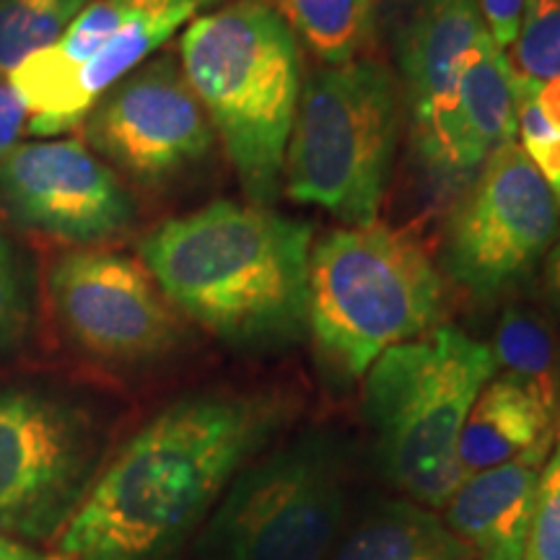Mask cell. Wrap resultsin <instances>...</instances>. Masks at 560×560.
<instances>
[{
	"label": "cell",
	"instance_id": "5bb4252c",
	"mask_svg": "<svg viewBox=\"0 0 560 560\" xmlns=\"http://www.w3.org/2000/svg\"><path fill=\"white\" fill-rule=\"evenodd\" d=\"M542 465L511 462L470 475L446 501V527L475 560H524Z\"/></svg>",
	"mask_w": 560,
	"mask_h": 560
},
{
	"label": "cell",
	"instance_id": "2e32d148",
	"mask_svg": "<svg viewBox=\"0 0 560 560\" xmlns=\"http://www.w3.org/2000/svg\"><path fill=\"white\" fill-rule=\"evenodd\" d=\"M514 138V68L495 39L486 37L467 55L459 73L457 161L462 182L480 172L490 153Z\"/></svg>",
	"mask_w": 560,
	"mask_h": 560
},
{
	"label": "cell",
	"instance_id": "603a6c76",
	"mask_svg": "<svg viewBox=\"0 0 560 560\" xmlns=\"http://www.w3.org/2000/svg\"><path fill=\"white\" fill-rule=\"evenodd\" d=\"M26 322H30V306H26L19 257L0 229V355L19 346L26 332Z\"/></svg>",
	"mask_w": 560,
	"mask_h": 560
},
{
	"label": "cell",
	"instance_id": "5b68a950",
	"mask_svg": "<svg viewBox=\"0 0 560 560\" xmlns=\"http://www.w3.org/2000/svg\"><path fill=\"white\" fill-rule=\"evenodd\" d=\"M444 283L405 231L369 223L322 236L310 257L306 325L322 359L361 380L389 348L436 325Z\"/></svg>",
	"mask_w": 560,
	"mask_h": 560
},
{
	"label": "cell",
	"instance_id": "4316f807",
	"mask_svg": "<svg viewBox=\"0 0 560 560\" xmlns=\"http://www.w3.org/2000/svg\"><path fill=\"white\" fill-rule=\"evenodd\" d=\"M0 560H68L60 552H42L34 545L19 542L0 532Z\"/></svg>",
	"mask_w": 560,
	"mask_h": 560
},
{
	"label": "cell",
	"instance_id": "9a60e30c",
	"mask_svg": "<svg viewBox=\"0 0 560 560\" xmlns=\"http://www.w3.org/2000/svg\"><path fill=\"white\" fill-rule=\"evenodd\" d=\"M552 429L556 416L524 384L506 374L493 376L462 425L457 452L462 480L511 462L545 465Z\"/></svg>",
	"mask_w": 560,
	"mask_h": 560
},
{
	"label": "cell",
	"instance_id": "7a4b0ae2",
	"mask_svg": "<svg viewBox=\"0 0 560 560\" xmlns=\"http://www.w3.org/2000/svg\"><path fill=\"white\" fill-rule=\"evenodd\" d=\"M143 265L174 312L226 342H272L306 327L312 226L219 200L153 229Z\"/></svg>",
	"mask_w": 560,
	"mask_h": 560
},
{
	"label": "cell",
	"instance_id": "7402d4cb",
	"mask_svg": "<svg viewBox=\"0 0 560 560\" xmlns=\"http://www.w3.org/2000/svg\"><path fill=\"white\" fill-rule=\"evenodd\" d=\"M524 560H560V439L542 465Z\"/></svg>",
	"mask_w": 560,
	"mask_h": 560
},
{
	"label": "cell",
	"instance_id": "8992f818",
	"mask_svg": "<svg viewBox=\"0 0 560 560\" xmlns=\"http://www.w3.org/2000/svg\"><path fill=\"white\" fill-rule=\"evenodd\" d=\"M400 130V94L376 60L306 79L285 151V192L355 226L376 223Z\"/></svg>",
	"mask_w": 560,
	"mask_h": 560
},
{
	"label": "cell",
	"instance_id": "52a82bcc",
	"mask_svg": "<svg viewBox=\"0 0 560 560\" xmlns=\"http://www.w3.org/2000/svg\"><path fill=\"white\" fill-rule=\"evenodd\" d=\"M346 522L338 441L310 433L249 462L210 511L200 560H327Z\"/></svg>",
	"mask_w": 560,
	"mask_h": 560
},
{
	"label": "cell",
	"instance_id": "d4e9b609",
	"mask_svg": "<svg viewBox=\"0 0 560 560\" xmlns=\"http://www.w3.org/2000/svg\"><path fill=\"white\" fill-rule=\"evenodd\" d=\"M26 120H30V115H26L16 91L11 89L9 79H0V161L19 145Z\"/></svg>",
	"mask_w": 560,
	"mask_h": 560
},
{
	"label": "cell",
	"instance_id": "ffe728a7",
	"mask_svg": "<svg viewBox=\"0 0 560 560\" xmlns=\"http://www.w3.org/2000/svg\"><path fill=\"white\" fill-rule=\"evenodd\" d=\"M91 0H0V79L58 42Z\"/></svg>",
	"mask_w": 560,
	"mask_h": 560
},
{
	"label": "cell",
	"instance_id": "e0dca14e",
	"mask_svg": "<svg viewBox=\"0 0 560 560\" xmlns=\"http://www.w3.org/2000/svg\"><path fill=\"white\" fill-rule=\"evenodd\" d=\"M332 560H472L457 535L416 501H387L350 529Z\"/></svg>",
	"mask_w": 560,
	"mask_h": 560
},
{
	"label": "cell",
	"instance_id": "4fadbf2b",
	"mask_svg": "<svg viewBox=\"0 0 560 560\" xmlns=\"http://www.w3.org/2000/svg\"><path fill=\"white\" fill-rule=\"evenodd\" d=\"M493 37L478 0H416L397 34L412 140L425 170L459 182L457 86L467 55Z\"/></svg>",
	"mask_w": 560,
	"mask_h": 560
},
{
	"label": "cell",
	"instance_id": "83f0119b",
	"mask_svg": "<svg viewBox=\"0 0 560 560\" xmlns=\"http://www.w3.org/2000/svg\"><path fill=\"white\" fill-rule=\"evenodd\" d=\"M545 285H548L550 310L556 314L560 327V240L548 252V265H545Z\"/></svg>",
	"mask_w": 560,
	"mask_h": 560
},
{
	"label": "cell",
	"instance_id": "3957f363",
	"mask_svg": "<svg viewBox=\"0 0 560 560\" xmlns=\"http://www.w3.org/2000/svg\"><path fill=\"white\" fill-rule=\"evenodd\" d=\"M179 66L252 206L268 208L304 86L296 34L265 0H234L187 24Z\"/></svg>",
	"mask_w": 560,
	"mask_h": 560
},
{
	"label": "cell",
	"instance_id": "7c38bea8",
	"mask_svg": "<svg viewBox=\"0 0 560 560\" xmlns=\"http://www.w3.org/2000/svg\"><path fill=\"white\" fill-rule=\"evenodd\" d=\"M0 202L21 226L75 244L109 240L136 219L115 170L75 138L19 143L0 161Z\"/></svg>",
	"mask_w": 560,
	"mask_h": 560
},
{
	"label": "cell",
	"instance_id": "cb8c5ba5",
	"mask_svg": "<svg viewBox=\"0 0 560 560\" xmlns=\"http://www.w3.org/2000/svg\"><path fill=\"white\" fill-rule=\"evenodd\" d=\"M482 19H486L490 34H493L495 45L503 52L514 47L516 34H520V21L524 0H478Z\"/></svg>",
	"mask_w": 560,
	"mask_h": 560
},
{
	"label": "cell",
	"instance_id": "44dd1931",
	"mask_svg": "<svg viewBox=\"0 0 560 560\" xmlns=\"http://www.w3.org/2000/svg\"><path fill=\"white\" fill-rule=\"evenodd\" d=\"M511 68L532 81L560 75V0H524Z\"/></svg>",
	"mask_w": 560,
	"mask_h": 560
},
{
	"label": "cell",
	"instance_id": "f1b7e54d",
	"mask_svg": "<svg viewBox=\"0 0 560 560\" xmlns=\"http://www.w3.org/2000/svg\"><path fill=\"white\" fill-rule=\"evenodd\" d=\"M537 104H540L542 115L548 122L560 132V75L550 81H540L537 86Z\"/></svg>",
	"mask_w": 560,
	"mask_h": 560
},
{
	"label": "cell",
	"instance_id": "ba28073f",
	"mask_svg": "<svg viewBox=\"0 0 560 560\" xmlns=\"http://www.w3.org/2000/svg\"><path fill=\"white\" fill-rule=\"evenodd\" d=\"M100 431L79 402L42 387H0V532L58 540L96 478Z\"/></svg>",
	"mask_w": 560,
	"mask_h": 560
},
{
	"label": "cell",
	"instance_id": "6da1fadb",
	"mask_svg": "<svg viewBox=\"0 0 560 560\" xmlns=\"http://www.w3.org/2000/svg\"><path fill=\"white\" fill-rule=\"evenodd\" d=\"M285 418L289 402L272 392H206L172 402L96 472L55 540L58 552L174 560Z\"/></svg>",
	"mask_w": 560,
	"mask_h": 560
},
{
	"label": "cell",
	"instance_id": "8fae6325",
	"mask_svg": "<svg viewBox=\"0 0 560 560\" xmlns=\"http://www.w3.org/2000/svg\"><path fill=\"white\" fill-rule=\"evenodd\" d=\"M83 143L138 185H164L213 149L215 132L170 55L145 60L83 117Z\"/></svg>",
	"mask_w": 560,
	"mask_h": 560
},
{
	"label": "cell",
	"instance_id": "484cf974",
	"mask_svg": "<svg viewBox=\"0 0 560 560\" xmlns=\"http://www.w3.org/2000/svg\"><path fill=\"white\" fill-rule=\"evenodd\" d=\"M535 170L540 172V177L545 179V185L550 187V192L556 195L558 206H560V132L556 136L542 140V143L532 145V149H524Z\"/></svg>",
	"mask_w": 560,
	"mask_h": 560
},
{
	"label": "cell",
	"instance_id": "f546056e",
	"mask_svg": "<svg viewBox=\"0 0 560 560\" xmlns=\"http://www.w3.org/2000/svg\"><path fill=\"white\" fill-rule=\"evenodd\" d=\"M558 412H560V408H558ZM558 439H560V420H558Z\"/></svg>",
	"mask_w": 560,
	"mask_h": 560
},
{
	"label": "cell",
	"instance_id": "30bf717a",
	"mask_svg": "<svg viewBox=\"0 0 560 560\" xmlns=\"http://www.w3.org/2000/svg\"><path fill=\"white\" fill-rule=\"evenodd\" d=\"M60 330L104 363H149L172 353L179 317L145 265L104 249H73L50 270Z\"/></svg>",
	"mask_w": 560,
	"mask_h": 560
},
{
	"label": "cell",
	"instance_id": "277c9868",
	"mask_svg": "<svg viewBox=\"0 0 560 560\" xmlns=\"http://www.w3.org/2000/svg\"><path fill=\"white\" fill-rule=\"evenodd\" d=\"M363 376V412L384 475L410 501L444 509L462 482V425L495 376L490 346L436 327L389 348Z\"/></svg>",
	"mask_w": 560,
	"mask_h": 560
},
{
	"label": "cell",
	"instance_id": "9c48e42d",
	"mask_svg": "<svg viewBox=\"0 0 560 560\" xmlns=\"http://www.w3.org/2000/svg\"><path fill=\"white\" fill-rule=\"evenodd\" d=\"M560 206L516 140L486 159L444 231V268L475 299L527 278L556 244Z\"/></svg>",
	"mask_w": 560,
	"mask_h": 560
},
{
	"label": "cell",
	"instance_id": "ac0fdd59",
	"mask_svg": "<svg viewBox=\"0 0 560 560\" xmlns=\"http://www.w3.org/2000/svg\"><path fill=\"white\" fill-rule=\"evenodd\" d=\"M495 369L524 384L550 416L560 408V335L532 306H509L493 332Z\"/></svg>",
	"mask_w": 560,
	"mask_h": 560
},
{
	"label": "cell",
	"instance_id": "d6986e66",
	"mask_svg": "<svg viewBox=\"0 0 560 560\" xmlns=\"http://www.w3.org/2000/svg\"><path fill=\"white\" fill-rule=\"evenodd\" d=\"M325 66L355 60L374 37L376 0H265Z\"/></svg>",
	"mask_w": 560,
	"mask_h": 560
}]
</instances>
